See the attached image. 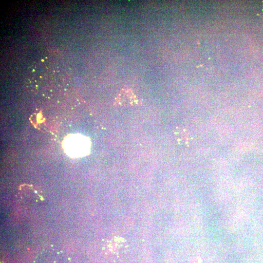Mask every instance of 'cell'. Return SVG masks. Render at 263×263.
Listing matches in <instances>:
<instances>
[{
  "mask_svg": "<svg viewBox=\"0 0 263 263\" xmlns=\"http://www.w3.org/2000/svg\"><path fill=\"white\" fill-rule=\"evenodd\" d=\"M90 147L89 139L79 134L69 135L63 141L65 152L73 157H82L87 155L90 151Z\"/></svg>",
  "mask_w": 263,
  "mask_h": 263,
  "instance_id": "obj_1",
  "label": "cell"
},
{
  "mask_svg": "<svg viewBox=\"0 0 263 263\" xmlns=\"http://www.w3.org/2000/svg\"><path fill=\"white\" fill-rule=\"evenodd\" d=\"M138 103L135 95L129 89H123L115 100L116 104L122 106L133 105Z\"/></svg>",
  "mask_w": 263,
  "mask_h": 263,
  "instance_id": "obj_2",
  "label": "cell"
}]
</instances>
